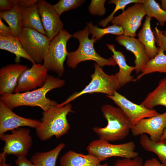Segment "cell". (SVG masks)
<instances>
[{"label":"cell","instance_id":"6da1fadb","mask_svg":"<svg viewBox=\"0 0 166 166\" xmlns=\"http://www.w3.org/2000/svg\"><path fill=\"white\" fill-rule=\"evenodd\" d=\"M65 84L64 80L48 75L42 87L21 93L4 94L1 95L0 101L11 110L26 106H38L45 111L51 106L58 104L56 101L47 97L46 94L53 89L63 86Z\"/></svg>","mask_w":166,"mask_h":166},{"label":"cell","instance_id":"7a4b0ae2","mask_svg":"<svg viewBox=\"0 0 166 166\" xmlns=\"http://www.w3.org/2000/svg\"><path fill=\"white\" fill-rule=\"evenodd\" d=\"M72 112L70 103L63 106L53 105L43 111L41 123L35 128L40 140H47L53 136L58 138L67 134L70 128L67 116Z\"/></svg>","mask_w":166,"mask_h":166},{"label":"cell","instance_id":"3957f363","mask_svg":"<svg viewBox=\"0 0 166 166\" xmlns=\"http://www.w3.org/2000/svg\"><path fill=\"white\" fill-rule=\"evenodd\" d=\"M101 110L107 122L104 127H95L93 131L99 139L109 142L121 140L129 134L132 126L129 118L119 107L110 104L102 105Z\"/></svg>","mask_w":166,"mask_h":166},{"label":"cell","instance_id":"277c9868","mask_svg":"<svg viewBox=\"0 0 166 166\" xmlns=\"http://www.w3.org/2000/svg\"><path fill=\"white\" fill-rule=\"evenodd\" d=\"M90 34L88 27L86 26L83 30L74 33L72 37L77 39L79 42L78 49L75 51L68 52L66 63L70 68H76L79 63L89 60L93 61L101 68L105 66H115L117 64L112 57L104 58L96 51L94 44V39L89 38Z\"/></svg>","mask_w":166,"mask_h":166},{"label":"cell","instance_id":"5b68a950","mask_svg":"<svg viewBox=\"0 0 166 166\" xmlns=\"http://www.w3.org/2000/svg\"><path fill=\"white\" fill-rule=\"evenodd\" d=\"M94 71L91 74L90 82L81 91L75 92L69 96L63 102L58 105L63 106L69 103L77 98L87 93H101L106 95H113L121 86L116 74L109 75L97 63L94 64Z\"/></svg>","mask_w":166,"mask_h":166},{"label":"cell","instance_id":"8992f818","mask_svg":"<svg viewBox=\"0 0 166 166\" xmlns=\"http://www.w3.org/2000/svg\"><path fill=\"white\" fill-rule=\"evenodd\" d=\"M72 37L71 34L63 29L51 40L42 64L48 71L54 72L59 77L63 76L64 64L68 53L67 43Z\"/></svg>","mask_w":166,"mask_h":166},{"label":"cell","instance_id":"52a82bcc","mask_svg":"<svg viewBox=\"0 0 166 166\" xmlns=\"http://www.w3.org/2000/svg\"><path fill=\"white\" fill-rule=\"evenodd\" d=\"M135 144L132 141L113 144L100 139L93 140L86 148L88 153L96 156L101 162L113 157L123 158H135L138 156V153L135 151Z\"/></svg>","mask_w":166,"mask_h":166},{"label":"cell","instance_id":"ba28073f","mask_svg":"<svg viewBox=\"0 0 166 166\" xmlns=\"http://www.w3.org/2000/svg\"><path fill=\"white\" fill-rule=\"evenodd\" d=\"M18 38L34 63L41 64L47 53L51 39L45 34L27 28H22Z\"/></svg>","mask_w":166,"mask_h":166},{"label":"cell","instance_id":"9c48e42d","mask_svg":"<svg viewBox=\"0 0 166 166\" xmlns=\"http://www.w3.org/2000/svg\"><path fill=\"white\" fill-rule=\"evenodd\" d=\"M11 131L10 134H0V139L5 143L0 156L6 157L7 155L17 158L26 156L32 144L30 129L20 127Z\"/></svg>","mask_w":166,"mask_h":166},{"label":"cell","instance_id":"30bf717a","mask_svg":"<svg viewBox=\"0 0 166 166\" xmlns=\"http://www.w3.org/2000/svg\"><path fill=\"white\" fill-rule=\"evenodd\" d=\"M146 15L143 3H136L128 7L119 15L114 17L111 22L113 25L123 28L124 35L135 38L137 35L136 32Z\"/></svg>","mask_w":166,"mask_h":166},{"label":"cell","instance_id":"8fae6325","mask_svg":"<svg viewBox=\"0 0 166 166\" xmlns=\"http://www.w3.org/2000/svg\"><path fill=\"white\" fill-rule=\"evenodd\" d=\"M106 96L111 99L126 114L132 126L143 119L153 117L159 114L154 109H149L140 104L133 102L117 91L113 95Z\"/></svg>","mask_w":166,"mask_h":166},{"label":"cell","instance_id":"7c38bea8","mask_svg":"<svg viewBox=\"0 0 166 166\" xmlns=\"http://www.w3.org/2000/svg\"><path fill=\"white\" fill-rule=\"evenodd\" d=\"M47 70L41 64L34 63L21 75L14 93L30 91L42 87L48 76Z\"/></svg>","mask_w":166,"mask_h":166},{"label":"cell","instance_id":"4fadbf2b","mask_svg":"<svg viewBox=\"0 0 166 166\" xmlns=\"http://www.w3.org/2000/svg\"><path fill=\"white\" fill-rule=\"evenodd\" d=\"M166 128V112L151 117L143 119L131 127L133 136L147 134L154 141L160 140Z\"/></svg>","mask_w":166,"mask_h":166},{"label":"cell","instance_id":"5bb4252c","mask_svg":"<svg viewBox=\"0 0 166 166\" xmlns=\"http://www.w3.org/2000/svg\"><path fill=\"white\" fill-rule=\"evenodd\" d=\"M37 4L45 35L52 40L63 29V23L50 3L39 0Z\"/></svg>","mask_w":166,"mask_h":166},{"label":"cell","instance_id":"9a60e30c","mask_svg":"<svg viewBox=\"0 0 166 166\" xmlns=\"http://www.w3.org/2000/svg\"><path fill=\"white\" fill-rule=\"evenodd\" d=\"M41 122L38 120L26 118L17 115L0 101V134L22 126L36 128Z\"/></svg>","mask_w":166,"mask_h":166},{"label":"cell","instance_id":"2e32d148","mask_svg":"<svg viewBox=\"0 0 166 166\" xmlns=\"http://www.w3.org/2000/svg\"><path fill=\"white\" fill-rule=\"evenodd\" d=\"M28 68L18 63L7 65L0 69V95L14 93L19 78Z\"/></svg>","mask_w":166,"mask_h":166},{"label":"cell","instance_id":"e0dca14e","mask_svg":"<svg viewBox=\"0 0 166 166\" xmlns=\"http://www.w3.org/2000/svg\"><path fill=\"white\" fill-rule=\"evenodd\" d=\"M116 40L118 43L133 54L135 57V71L136 73L141 72L150 60L144 45L138 38L124 35L117 36Z\"/></svg>","mask_w":166,"mask_h":166},{"label":"cell","instance_id":"ac0fdd59","mask_svg":"<svg viewBox=\"0 0 166 166\" xmlns=\"http://www.w3.org/2000/svg\"><path fill=\"white\" fill-rule=\"evenodd\" d=\"M106 45L113 53L112 57L118 65L119 71L116 74L121 86L134 81L131 73L135 70V67L130 66L127 64L125 56L122 52L116 49L114 45L107 44Z\"/></svg>","mask_w":166,"mask_h":166},{"label":"cell","instance_id":"d6986e66","mask_svg":"<svg viewBox=\"0 0 166 166\" xmlns=\"http://www.w3.org/2000/svg\"><path fill=\"white\" fill-rule=\"evenodd\" d=\"M100 162L93 154H84L69 150L61 158L60 166H97Z\"/></svg>","mask_w":166,"mask_h":166},{"label":"cell","instance_id":"ffe728a7","mask_svg":"<svg viewBox=\"0 0 166 166\" xmlns=\"http://www.w3.org/2000/svg\"><path fill=\"white\" fill-rule=\"evenodd\" d=\"M152 18L146 16L142 27L137 35L138 39L144 45L150 59L154 57L158 53L159 48L156 45L155 37L151 30Z\"/></svg>","mask_w":166,"mask_h":166},{"label":"cell","instance_id":"44dd1931","mask_svg":"<svg viewBox=\"0 0 166 166\" xmlns=\"http://www.w3.org/2000/svg\"><path fill=\"white\" fill-rule=\"evenodd\" d=\"M21 14L23 28H30L45 35L37 3L28 7H21Z\"/></svg>","mask_w":166,"mask_h":166},{"label":"cell","instance_id":"7402d4cb","mask_svg":"<svg viewBox=\"0 0 166 166\" xmlns=\"http://www.w3.org/2000/svg\"><path fill=\"white\" fill-rule=\"evenodd\" d=\"M140 104L149 109L158 105L166 109V77L160 81L156 87L147 94Z\"/></svg>","mask_w":166,"mask_h":166},{"label":"cell","instance_id":"603a6c76","mask_svg":"<svg viewBox=\"0 0 166 166\" xmlns=\"http://www.w3.org/2000/svg\"><path fill=\"white\" fill-rule=\"evenodd\" d=\"M0 49L14 54L16 57L15 61L16 63L20 62L21 58L30 61L33 64L35 63L25 51L18 38L0 36Z\"/></svg>","mask_w":166,"mask_h":166},{"label":"cell","instance_id":"cb8c5ba5","mask_svg":"<svg viewBox=\"0 0 166 166\" xmlns=\"http://www.w3.org/2000/svg\"><path fill=\"white\" fill-rule=\"evenodd\" d=\"M0 18L4 20L8 24L12 36L18 38L23 28L21 7L17 6L11 10L1 11Z\"/></svg>","mask_w":166,"mask_h":166},{"label":"cell","instance_id":"d4e9b609","mask_svg":"<svg viewBox=\"0 0 166 166\" xmlns=\"http://www.w3.org/2000/svg\"><path fill=\"white\" fill-rule=\"evenodd\" d=\"M140 143L144 150L156 154L161 163L166 166V139L154 141L143 134L140 136Z\"/></svg>","mask_w":166,"mask_h":166},{"label":"cell","instance_id":"484cf974","mask_svg":"<svg viewBox=\"0 0 166 166\" xmlns=\"http://www.w3.org/2000/svg\"><path fill=\"white\" fill-rule=\"evenodd\" d=\"M65 147L64 143H61L51 150L36 152L31 157L30 160L36 166H55L58 156Z\"/></svg>","mask_w":166,"mask_h":166},{"label":"cell","instance_id":"4316f807","mask_svg":"<svg viewBox=\"0 0 166 166\" xmlns=\"http://www.w3.org/2000/svg\"><path fill=\"white\" fill-rule=\"evenodd\" d=\"M162 49L159 48L158 53L146 63L141 73L134 79V81L140 80L147 74L154 72L166 73V55Z\"/></svg>","mask_w":166,"mask_h":166},{"label":"cell","instance_id":"83f0119b","mask_svg":"<svg viewBox=\"0 0 166 166\" xmlns=\"http://www.w3.org/2000/svg\"><path fill=\"white\" fill-rule=\"evenodd\" d=\"M86 26L92 34L91 39H94L96 42L106 34H111L117 36L124 34L123 28L116 25H113L105 28H100L97 25H94L92 22H90L87 23Z\"/></svg>","mask_w":166,"mask_h":166},{"label":"cell","instance_id":"f1b7e54d","mask_svg":"<svg viewBox=\"0 0 166 166\" xmlns=\"http://www.w3.org/2000/svg\"><path fill=\"white\" fill-rule=\"evenodd\" d=\"M144 8L147 16L155 18L161 26L166 22V11L154 0H145Z\"/></svg>","mask_w":166,"mask_h":166},{"label":"cell","instance_id":"f546056e","mask_svg":"<svg viewBox=\"0 0 166 166\" xmlns=\"http://www.w3.org/2000/svg\"><path fill=\"white\" fill-rule=\"evenodd\" d=\"M145 0H111L109 2L110 4H114L115 8L112 13L107 18L101 20L98 22V24L104 27H105L108 24L112 22L114 15L117 11L121 10L123 11L126 6L131 3H144Z\"/></svg>","mask_w":166,"mask_h":166},{"label":"cell","instance_id":"4dcf8cb0","mask_svg":"<svg viewBox=\"0 0 166 166\" xmlns=\"http://www.w3.org/2000/svg\"><path fill=\"white\" fill-rule=\"evenodd\" d=\"M85 1V0H60L53 6L56 13L60 16L65 12L81 6Z\"/></svg>","mask_w":166,"mask_h":166},{"label":"cell","instance_id":"1f68e13d","mask_svg":"<svg viewBox=\"0 0 166 166\" xmlns=\"http://www.w3.org/2000/svg\"><path fill=\"white\" fill-rule=\"evenodd\" d=\"M105 0H92L88 6L89 13L94 15L102 16L106 13Z\"/></svg>","mask_w":166,"mask_h":166},{"label":"cell","instance_id":"d6a6232c","mask_svg":"<svg viewBox=\"0 0 166 166\" xmlns=\"http://www.w3.org/2000/svg\"><path fill=\"white\" fill-rule=\"evenodd\" d=\"M142 159L137 156L133 158H123L117 160L113 166H143Z\"/></svg>","mask_w":166,"mask_h":166},{"label":"cell","instance_id":"836d02e7","mask_svg":"<svg viewBox=\"0 0 166 166\" xmlns=\"http://www.w3.org/2000/svg\"><path fill=\"white\" fill-rule=\"evenodd\" d=\"M158 24L157 23L153 30L155 37L156 43L159 46V48L166 52V36L163 34V31L158 28Z\"/></svg>","mask_w":166,"mask_h":166},{"label":"cell","instance_id":"e575fe53","mask_svg":"<svg viewBox=\"0 0 166 166\" xmlns=\"http://www.w3.org/2000/svg\"><path fill=\"white\" fill-rule=\"evenodd\" d=\"M38 0H12L14 6L27 7L36 3Z\"/></svg>","mask_w":166,"mask_h":166},{"label":"cell","instance_id":"d590c367","mask_svg":"<svg viewBox=\"0 0 166 166\" xmlns=\"http://www.w3.org/2000/svg\"><path fill=\"white\" fill-rule=\"evenodd\" d=\"M18 166H36L31 160H28L26 156H21L17 158L15 161Z\"/></svg>","mask_w":166,"mask_h":166},{"label":"cell","instance_id":"8d00e7d4","mask_svg":"<svg viewBox=\"0 0 166 166\" xmlns=\"http://www.w3.org/2000/svg\"><path fill=\"white\" fill-rule=\"evenodd\" d=\"M2 19L0 18V36H12L9 27L6 26L2 22Z\"/></svg>","mask_w":166,"mask_h":166},{"label":"cell","instance_id":"74e56055","mask_svg":"<svg viewBox=\"0 0 166 166\" xmlns=\"http://www.w3.org/2000/svg\"><path fill=\"white\" fill-rule=\"evenodd\" d=\"M14 6L12 0H0V9L3 11L12 10Z\"/></svg>","mask_w":166,"mask_h":166},{"label":"cell","instance_id":"f35d334b","mask_svg":"<svg viewBox=\"0 0 166 166\" xmlns=\"http://www.w3.org/2000/svg\"><path fill=\"white\" fill-rule=\"evenodd\" d=\"M143 166H164L156 158H152L147 160L144 163Z\"/></svg>","mask_w":166,"mask_h":166},{"label":"cell","instance_id":"ab89813d","mask_svg":"<svg viewBox=\"0 0 166 166\" xmlns=\"http://www.w3.org/2000/svg\"><path fill=\"white\" fill-rule=\"evenodd\" d=\"M160 7L162 9L166 11V0H161Z\"/></svg>","mask_w":166,"mask_h":166},{"label":"cell","instance_id":"60d3db41","mask_svg":"<svg viewBox=\"0 0 166 166\" xmlns=\"http://www.w3.org/2000/svg\"><path fill=\"white\" fill-rule=\"evenodd\" d=\"M166 139V128L165 129L164 133L160 138V140Z\"/></svg>","mask_w":166,"mask_h":166},{"label":"cell","instance_id":"b9f144b4","mask_svg":"<svg viewBox=\"0 0 166 166\" xmlns=\"http://www.w3.org/2000/svg\"><path fill=\"white\" fill-rule=\"evenodd\" d=\"M97 166H109V165L107 163H105L103 164H101L100 163Z\"/></svg>","mask_w":166,"mask_h":166},{"label":"cell","instance_id":"7bdbcfd3","mask_svg":"<svg viewBox=\"0 0 166 166\" xmlns=\"http://www.w3.org/2000/svg\"><path fill=\"white\" fill-rule=\"evenodd\" d=\"M163 34L165 36H166V30L163 31Z\"/></svg>","mask_w":166,"mask_h":166}]
</instances>
